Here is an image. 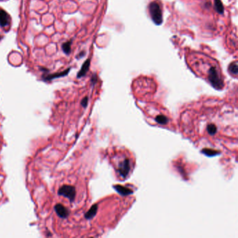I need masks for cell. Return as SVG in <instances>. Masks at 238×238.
<instances>
[{
  "mask_svg": "<svg viewBox=\"0 0 238 238\" xmlns=\"http://www.w3.org/2000/svg\"><path fill=\"white\" fill-rule=\"evenodd\" d=\"M208 78L211 85L218 90H220L223 87V82L221 78V74L216 67L212 66L209 70Z\"/></svg>",
  "mask_w": 238,
  "mask_h": 238,
  "instance_id": "1",
  "label": "cell"
},
{
  "mask_svg": "<svg viewBox=\"0 0 238 238\" xmlns=\"http://www.w3.org/2000/svg\"><path fill=\"white\" fill-rule=\"evenodd\" d=\"M149 10H150V14L153 22L156 25L162 24L163 22V16L159 4L155 2H151L149 6Z\"/></svg>",
  "mask_w": 238,
  "mask_h": 238,
  "instance_id": "2",
  "label": "cell"
},
{
  "mask_svg": "<svg viewBox=\"0 0 238 238\" xmlns=\"http://www.w3.org/2000/svg\"><path fill=\"white\" fill-rule=\"evenodd\" d=\"M116 168L121 177L123 178L127 177L131 170V163L130 160L128 158L122 157L117 163Z\"/></svg>",
  "mask_w": 238,
  "mask_h": 238,
  "instance_id": "3",
  "label": "cell"
},
{
  "mask_svg": "<svg viewBox=\"0 0 238 238\" xmlns=\"http://www.w3.org/2000/svg\"><path fill=\"white\" fill-rule=\"evenodd\" d=\"M58 194L68 198L70 201L73 202L76 194V189L70 185H64L58 190Z\"/></svg>",
  "mask_w": 238,
  "mask_h": 238,
  "instance_id": "4",
  "label": "cell"
},
{
  "mask_svg": "<svg viewBox=\"0 0 238 238\" xmlns=\"http://www.w3.org/2000/svg\"><path fill=\"white\" fill-rule=\"evenodd\" d=\"M55 209L56 213L59 217L65 219L66 218L67 216H69V212L68 211L66 207H65L64 205H62V204H57L55 206Z\"/></svg>",
  "mask_w": 238,
  "mask_h": 238,
  "instance_id": "5",
  "label": "cell"
},
{
  "mask_svg": "<svg viewBox=\"0 0 238 238\" xmlns=\"http://www.w3.org/2000/svg\"><path fill=\"white\" fill-rule=\"evenodd\" d=\"M70 69H71L69 68V69L65 70V71H64L59 72V73H55L50 74V75L43 76V80H46V81H48V80H53V79H55V78H61V77L66 76V75H68V73H69Z\"/></svg>",
  "mask_w": 238,
  "mask_h": 238,
  "instance_id": "6",
  "label": "cell"
},
{
  "mask_svg": "<svg viewBox=\"0 0 238 238\" xmlns=\"http://www.w3.org/2000/svg\"><path fill=\"white\" fill-rule=\"evenodd\" d=\"M9 15L3 9H0V26L6 27L9 23Z\"/></svg>",
  "mask_w": 238,
  "mask_h": 238,
  "instance_id": "7",
  "label": "cell"
},
{
  "mask_svg": "<svg viewBox=\"0 0 238 238\" xmlns=\"http://www.w3.org/2000/svg\"><path fill=\"white\" fill-rule=\"evenodd\" d=\"M90 66V59H88L86 60L85 63L83 64V66H82L80 71L78 72V75H77V78H82V77H83L84 76H85L86 73H87V72L89 71Z\"/></svg>",
  "mask_w": 238,
  "mask_h": 238,
  "instance_id": "8",
  "label": "cell"
},
{
  "mask_svg": "<svg viewBox=\"0 0 238 238\" xmlns=\"http://www.w3.org/2000/svg\"><path fill=\"white\" fill-rule=\"evenodd\" d=\"M97 208H98L97 205H93V206L91 207V209H90V210H89L87 213L85 214V218L87 219H90L94 217L96 213H97Z\"/></svg>",
  "mask_w": 238,
  "mask_h": 238,
  "instance_id": "9",
  "label": "cell"
},
{
  "mask_svg": "<svg viewBox=\"0 0 238 238\" xmlns=\"http://www.w3.org/2000/svg\"><path fill=\"white\" fill-rule=\"evenodd\" d=\"M71 43H72V40L65 42L62 45V49L65 54L69 55L70 54L71 50Z\"/></svg>",
  "mask_w": 238,
  "mask_h": 238,
  "instance_id": "10",
  "label": "cell"
},
{
  "mask_svg": "<svg viewBox=\"0 0 238 238\" xmlns=\"http://www.w3.org/2000/svg\"><path fill=\"white\" fill-rule=\"evenodd\" d=\"M214 4H215V8L219 13H223L224 11V7H223L221 0H214Z\"/></svg>",
  "mask_w": 238,
  "mask_h": 238,
  "instance_id": "11",
  "label": "cell"
},
{
  "mask_svg": "<svg viewBox=\"0 0 238 238\" xmlns=\"http://www.w3.org/2000/svg\"><path fill=\"white\" fill-rule=\"evenodd\" d=\"M155 120L156 122L159 124H163V125L166 124L168 122V119L165 116L162 115H158L157 117H156Z\"/></svg>",
  "mask_w": 238,
  "mask_h": 238,
  "instance_id": "12",
  "label": "cell"
},
{
  "mask_svg": "<svg viewBox=\"0 0 238 238\" xmlns=\"http://www.w3.org/2000/svg\"><path fill=\"white\" fill-rule=\"evenodd\" d=\"M115 189L119 193H122V194H123V195H128V194H130V193H132V191L129 189L124 188V187H123V186H116Z\"/></svg>",
  "mask_w": 238,
  "mask_h": 238,
  "instance_id": "13",
  "label": "cell"
},
{
  "mask_svg": "<svg viewBox=\"0 0 238 238\" xmlns=\"http://www.w3.org/2000/svg\"><path fill=\"white\" fill-rule=\"evenodd\" d=\"M216 127L213 124H209L207 126V131L209 133V135H211V136H214V134L216 133Z\"/></svg>",
  "mask_w": 238,
  "mask_h": 238,
  "instance_id": "14",
  "label": "cell"
},
{
  "mask_svg": "<svg viewBox=\"0 0 238 238\" xmlns=\"http://www.w3.org/2000/svg\"><path fill=\"white\" fill-rule=\"evenodd\" d=\"M229 71L231 74L236 76L237 74V64L236 62H233L229 66Z\"/></svg>",
  "mask_w": 238,
  "mask_h": 238,
  "instance_id": "15",
  "label": "cell"
},
{
  "mask_svg": "<svg viewBox=\"0 0 238 238\" xmlns=\"http://www.w3.org/2000/svg\"><path fill=\"white\" fill-rule=\"evenodd\" d=\"M87 103H88V98L85 97L83 99V101H82V102H81V104H82V106L85 108V107H87Z\"/></svg>",
  "mask_w": 238,
  "mask_h": 238,
  "instance_id": "16",
  "label": "cell"
},
{
  "mask_svg": "<svg viewBox=\"0 0 238 238\" xmlns=\"http://www.w3.org/2000/svg\"><path fill=\"white\" fill-rule=\"evenodd\" d=\"M85 55V53L84 52V51H83V52H81L80 54H79L78 56H77V58H81V57H83L84 55Z\"/></svg>",
  "mask_w": 238,
  "mask_h": 238,
  "instance_id": "17",
  "label": "cell"
},
{
  "mask_svg": "<svg viewBox=\"0 0 238 238\" xmlns=\"http://www.w3.org/2000/svg\"><path fill=\"white\" fill-rule=\"evenodd\" d=\"M2 39H3V36H0V41H1Z\"/></svg>",
  "mask_w": 238,
  "mask_h": 238,
  "instance_id": "18",
  "label": "cell"
},
{
  "mask_svg": "<svg viewBox=\"0 0 238 238\" xmlns=\"http://www.w3.org/2000/svg\"><path fill=\"white\" fill-rule=\"evenodd\" d=\"M0 1H2V0H0Z\"/></svg>",
  "mask_w": 238,
  "mask_h": 238,
  "instance_id": "19",
  "label": "cell"
}]
</instances>
